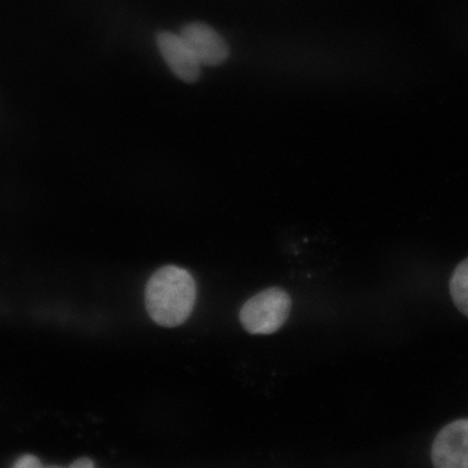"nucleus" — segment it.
Masks as SVG:
<instances>
[{
	"mask_svg": "<svg viewBox=\"0 0 468 468\" xmlns=\"http://www.w3.org/2000/svg\"><path fill=\"white\" fill-rule=\"evenodd\" d=\"M431 459L435 468H468V420H455L439 432Z\"/></svg>",
	"mask_w": 468,
	"mask_h": 468,
	"instance_id": "nucleus-4",
	"label": "nucleus"
},
{
	"mask_svg": "<svg viewBox=\"0 0 468 468\" xmlns=\"http://www.w3.org/2000/svg\"><path fill=\"white\" fill-rule=\"evenodd\" d=\"M197 300V284L188 271L174 265L156 271L145 288V307L152 320L176 327L190 317Z\"/></svg>",
	"mask_w": 468,
	"mask_h": 468,
	"instance_id": "nucleus-1",
	"label": "nucleus"
},
{
	"mask_svg": "<svg viewBox=\"0 0 468 468\" xmlns=\"http://www.w3.org/2000/svg\"><path fill=\"white\" fill-rule=\"evenodd\" d=\"M450 292L455 306L468 317V259L456 267L450 281Z\"/></svg>",
	"mask_w": 468,
	"mask_h": 468,
	"instance_id": "nucleus-6",
	"label": "nucleus"
},
{
	"mask_svg": "<svg viewBox=\"0 0 468 468\" xmlns=\"http://www.w3.org/2000/svg\"><path fill=\"white\" fill-rule=\"evenodd\" d=\"M291 308L292 300L288 292L280 288H271L244 303L239 320L250 335H272L284 324Z\"/></svg>",
	"mask_w": 468,
	"mask_h": 468,
	"instance_id": "nucleus-2",
	"label": "nucleus"
},
{
	"mask_svg": "<svg viewBox=\"0 0 468 468\" xmlns=\"http://www.w3.org/2000/svg\"><path fill=\"white\" fill-rule=\"evenodd\" d=\"M69 468H95V465H93L90 459L81 458L76 460L74 463Z\"/></svg>",
	"mask_w": 468,
	"mask_h": 468,
	"instance_id": "nucleus-8",
	"label": "nucleus"
},
{
	"mask_svg": "<svg viewBox=\"0 0 468 468\" xmlns=\"http://www.w3.org/2000/svg\"><path fill=\"white\" fill-rule=\"evenodd\" d=\"M179 35L201 66L218 67L229 58V46L224 37L205 23H188L181 28Z\"/></svg>",
	"mask_w": 468,
	"mask_h": 468,
	"instance_id": "nucleus-3",
	"label": "nucleus"
},
{
	"mask_svg": "<svg viewBox=\"0 0 468 468\" xmlns=\"http://www.w3.org/2000/svg\"><path fill=\"white\" fill-rule=\"evenodd\" d=\"M45 468H63L61 466H46Z\"/></svg>",
	"mask_w": 468,
	"mask_h": 468,
	"instance_id": "nucleus-9",
	"label": "nucleus"
},
{
	"mask_svg": "<svg viewBox=\"0 0 468 468\" xmlns=\"http://www.w3.org/2000/svg\"><path fill=\"white\" fill-rule=\"evenodd\" d=\"M13 468H45L42 462L37 456L32 454H26L16 461Z\"/></svg>",
	"mask_w": 468,
	"mask_h": 468,
	"instance_id": "nucleus-7",
	"label": "nucleus"
},
{
	"mask_svg": "<svg viewBox=\"0 0 468 468\" xmlns=\"http://www.w3.org/2000/svg\"><path fill=\"white\" fill-rule=\"evenodd\" d=\"M156 44L164 61L179 80L192 84L200 79L201 63L192 54L180 35L167 31L160 32L156 35Z\"/></svg>",
	"mask_w": 468,
	"mask_h": 468,
	"instance_id": "nucleus-5",
	"label": "nucleus"
}]
</instances>
